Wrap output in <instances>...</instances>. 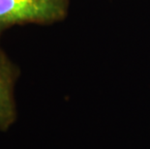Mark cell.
<instances>
[{
  "instance_id": "obj_1",
  "label": "cell",
  "mask_w": 150,
  "mask_h": 149,
  "mask_svg": "<svg viewBox=\"0 0 150 149\" xmlns=\"http://www.w3.org/2000/svg\"><path fill=\"white\" fill-rule=\"evenodd\" d=\"M71 0H0V37L17 25H50L68 17Z\"/></svg>"
},
{
  "instance_id": "obj_2",
  "label": "cell",
  "mask_w": 150,
  "mask_h": 149,
  "mask_svg": "<svg viewBox=\"0 0 150 149\" xmlns=\"http://www.w3.org/2000/svg\"><path fill=\"white\" fill-rule=\"evenodd\" d=\"M20 69L0 45V131H7L17 119L15 85Z\"/></svg>"
}]
</instances>
